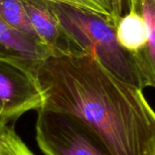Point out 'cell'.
<instances>
[{
  "instance_id": "cell-5",
  "label": "cell",
  "mask_w": 155,
  "mask_h": 155,
  "mask_svg": "<svg viewBox=\"0 0 155 155\" xmlns=\"http://www.w3.org/2000/svg\"><path fill=\"white\" fill-rule=\"evenodd\" d=\"M39 40L53 55L81 53L65 35L57 16L46 0H22Z\"/></svg>"
},
{
  "instance_id": "cell-3",
  "label": "cell",
  "mask_w": 155,
  "mask_h": 155,
  "mask_svg": "<svg viewBox=\"0 0 155 155\" xmlns=\"http://www.w3.org/2000/svg\"><path fill=\"white\" fill-rule=\"evenodd\" d=\"M36 142L45 155H111L102 140L78 117L41 108Z\"/></svg>"
},
{
  "instance_id": "cell-12",
  "label": "cell",
  "mask_w": 155,
  "mask_h": 155,
  "mask_svg": "<svg viewBox=\"0 0 155 155\" xmlns=\"http://www.w3.org/2000/svg\"><path fill=\"white\" fill-rule=\"evenodd\" d=\"M113 15L114 16L116 25L120 19V17L123 15L124 8L127 6V11L129 10H138L140 6V0H108Z\"/></svg>"
},
{
  "instance_id": "cell-14",
  "label": "cell",
  "mask_w": 155,
  "mask_h": 155,
  "mask_svg": "<svg viewBox=\"0 0 155 155\" xmlns=\"http://www.w3.org/2000/svg\"><path fill=\"white\" fill-rule=\"evenodd\" d=\"M3 126H4V125H3ZM1 127H2V126H1V125H0V128H1Z\"/></svg>"
},
{
  "instance_id": "cell-10",
  "label": "cell",
  "mask_w": 155,
  "mask_h": 155,
  "mask_svg": "<svg viewBox=\"0 0 155 155\" xmlns=\"http://www.w3.org/2000/svg\"><path fill=\"white\" fill-rule=\"evenodd\" d=\"M52 3L64 5L75 9L87 11L90 13L96 14L116 27V22L113 15L110 5L104 0H46Z\"/></svg>"
},
{
  "instance_id": "cell-9",
  "label": "cell",
  "mask_w": 155,
  "mask_h": 155,
  "mask_svg": "<svg viewBox=\"0 0 155 155\" xmlns=\"http://www.w3.org/2000/svg\"><path fill=\"white\" fill-rule=\"evenodd\" d=\"M0 19L15 31L41 42L22 0H0Z\"/></svg>"
},
{
  "instance_id": "cell-1",
  "label": "cell",
  "mask_w": 155,
  "mask_h": 155,
  "mask_svg": "<svg viewBox=\"0 0 155 155\" xmlns=\"http://www.w3.org/2000/svg\"><path fill=\"white\" fill-rule=\"evenodd\" d=\"M42 108L72 114L111 155H155V111L143 89L113 74L90 54L51 55L35 65Z\"/></svg>"
},
{
  "instance_id": "cell-11",
  "label": "cell",
  "mask_w": 155,
  "mask_h": 155,
  "mask_svg": "<svg viewBox=\"0 0 155 155\" xmlns=\"http://www.w3.org/2000/svg\"><path fill=\"white\" fill-rule=\"evenodd\" d=\"M0 155H34L8 124L0 128Z\"/></svg>"
},
{
  "instance_id": "cell-6",
  "label": "cell",
  "mask_w": 155,
  "mask_h": 155,
  "mask_svg": "<svg viewBox=\"0 0 155 155\" xmlns=\"http://www.w3.org/2000/svg\"><path fill=\"white\" fill-rule=\"evenodd\" d=\"M139 11L148 25L149 39L144 48L131 55L143 87L155 89V0H140Z\"/></svg>"
},
{
  "instance_id": "cell-2",
  "label": "cell",
  "mask_w": 155,
  "mask_h": 155,
  "mask_svg": "<svg viewBox=\"0 0 155 155\" xmlns=\"http://www.w3.org/2000/svg\"><path fill=\"white\" fill-rule=\"evenodd\" d=\"M65 35L81 52L92 54L124 82L144 89L131 54L118 44L115 26L87 11L50 2Z\"/></svg>"
},
{
  "instance_id": "cell-4",
  "label": "cell",
  "mask_w": 155,
  "mask_h": 155,
  "mask_svg": "<svg viewBox=\"0 0 155 155\" xmlns=\"http://www.w3.org/2000/svg\"><path fill=\"white\" fill-rule=\"evenodd\" d=\"M36 64L20 55L0 53L1 126L42 108L44 96L35 75Z\"/></svg>"
},
{
  "instance_id": "cell-7",
  "label": "cell",
  "mask_w": 155,
  "mask_h": 155,
  "mask_svg": "<svg viewBox=\"0 0 155 155\" xmlns=\"http://www.w3.org/2000/svg\"><path fill=\"white\" fill-rule=\"evenodd\" d=\"M0 53L20 55L35 63L53 55L52 51L41 42L15 31L1 19Z\"/></svg>"
},
{
  "instance_id": "cell-8",
  "label": "cell",
  "mask_w": 155,
  "mask_h": 155,
  "mask_svg": "<svg viewBox=\"0 0 155 155\" xmlns=\"http://www.w3.org/2000/svg\"><path fill=\"white\" fill-rule=\"evenodd\" d=\"M119 45L129 54H134L145 47L149 39L148 25L138 10H129L122 15L115 27Z\"/></svg>"
},
{
  "instance_id": "cell-13",
  "label": "cell",
  "mask_w": 155,
  "mask_h": 155,
  "mask_svg": "<svg viewBox=\"0 0 155 155\" xmlns=\"http://www.w3.org/2000/svg\"><path fill=\"white\" fill-rule=\"evenodd\" d=\"M104 1H106V2H107V3L109 4V2H108V0H104ZM109 5H110V4H109Z\"/></svg>"
}]
</instances>
